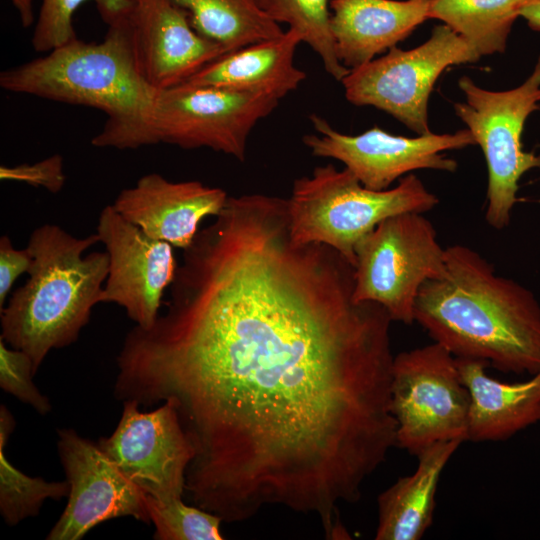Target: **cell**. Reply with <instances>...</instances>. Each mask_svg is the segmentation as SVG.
<instances>
[{
  "mask_svg": "<svg viewBox=\"0 0 540 540\" xmlns=\"http://www.w3.org/2000/svg\"><path fill=\"white\" fill-rule=\"evenodd\" d=\"M353 291L347 259L278 220L224 227L183 254L166 311L126 334L113 392L175 404L196 448V506L229 523L283 506L348 537L339 504L397 446L393 321Z\"/></svg>",
  "mask_w": 540,
  "mask_h": 540,
  "instance_id": "1",
  "label": "cell"
},
{
  "mask_svg": "<svg viewBox=\"0 0 540 540\" xmlns=\"http://www.w3.org/2000/svg\"><path fill=\"white\" fill-rule=\"evenodd\" d=\"M414 322L456 358L484 360L503 373L540 370L539 301L466 245L445 248L444 274L421 287Z\"/></svg>",
  "mask_w": 540,
  "mask_h": 540,
  "instance_id": "2",
  "label": "cell"
},
{
  "mask_svg": "<svg viewBox=\"0 0 540 540\" xmlns=\"http://www.w3.org/2000/svg\"><path fill=\"white\" fill-rule=\"evenodd\" d=\"M129 14V13H128ZM128 14L107 23L101 42L78 38L0 74L9 92L96 108L107 120L91 144L119 150L153 145L157 90L140 75L131 50Z\"/></svg>",
  "mask_w": 540,
  "mask_h": 540,
  "instance_id": "3",
  "label": "cell"
},
{
  "mask_svg": "<svg viewBox=\"0 0 540 540\" xmlns=\"http://www.w3.org/2000/svg\"><path fill=\"white\" fill-rule=\"evenodd\" d=\"M98 242L96 233L76 237L48 223L34 229L28 239L26 247L33 257L29 278L0 310V339L25 352L35 374L51 350L78 340L92 309L101 303L108 254L85 255Z\"/></svg>",
  "mask_w": 540,
  "mask_h": 540,
  "instance_id": "4",
  "label": "cell"
},
{
  "mask_svg": "<svg viewBox=\"0 0 540 540\" xmlns=\"http://www.w3.org/2000/svg\"><path fill=\"white\" fill-rule=\"evenodd\" d=\"M287 199L293 240L325 244L353 266L356 245L380 222L405 212L425 213L439 203L413 173L393 188L373 190L347 168L332 164L295 179Z\"/></svg>",
  "mask_w": 540,
  "mask_h": 540,
  "instance_id": "5",
  "label": "cell"
},
{
  "mask_svg": "<svg viewBox=\"0 0 540 540\" xmlns=\"http://www.w3.org/2000/svg\"><path fill=\"white\" fill-rule=\"evenodd\" d=\"M466 102L455 103L456 115L466 124L487 166L485 220L496 230L511 222L522 176L540 168V154L523 149L522 133L530 114L540 108V55L532 73L519 86L491 91L468 76L458 81Z\"/></svg>",
  "mask_w": 540,
  "mask_h": 540,
  "instance_id": "6",
  "label": "cell"
},
{
  "mask_svg": "<svg viewBox=\"0 0 540 540\" xmlns=\"http://www.w3.org/2000/svg\"><path fill=\"white\" fill-rule=\"evenodd\" d=\"M356 302L381 305L392 321L411 325L423 284L445 271V248L424 213L405 212L386 218L355 248Z\"/></svg>",
  "mask_w": 540,
  "mask_h": 540,
  "instance_id": "7",
  "label": "cell"
},
{
  "mask_svg": "<svg viewBox=\"0 0 540 540\" xmlns=\"http://www.w3.org/2000/svg\"><path fill=\"white\" fill-rule=\"evenodd\" d=\"M470 395L456 357L433 342L394 356L391 411L397 446L413 456L436 442L468 441Z\"/></svg>",
  "mask_w": 540,
  "mask_h": 540,
  "instance_id": "8",
  "label": "cell"
},
{
  "mask_svg": "<svg viewBox=\"0 0 540 540\" xmlns=\"http://www.w3.org/2000/svg\"><path fill=\"white\" fill-rule=\"evenodd\" d=\"M480 58L463 38L440 24L416 48L402 50L395 46L350 70L340 82L353 105L375 107L423 135L431 132L428 101L438 78L450 66Z\"/></svg>",
  "mask_w": 540,
  "mask_h": 540,
  "instance_id": "9",
  "label": "cell"
},
{
  "mask_svg": "<svg viewBox=\"0 0 540 540\" xmlns=\"http://www.w3.org/2000/svg\"><path fill=\"white\" fill-rule=\"evenodd\" d=\"M279 101L261 92L188 83L157 90L152 115L154 144L209 148L243 162L251 131Z\"/></svg>",
  "mask_w": 540,
  "mask_h": 540,
  "instance_id": "10",
  "label": "cell"
},
{
  "mask_svg": "<svg viewBox=\"0 0 540 540\" xmlns=\"http://www.w3.org/2000/svg\"><path fill=\"white\" fill-rule=\"evenodd\" d=\"M310 120L316 133L305 135L303 143L311 154L342 162L365 187L373 190H386L415 170L455 172L456 160L446 157L444 152L475 145L467 128L455 133L405 137L373 127L358 135H347L319 115H311Z\"/></svg>",
  "mask_w": 540,
  "mask_h": 540,
  "instance_id": "11",
  "label": "cell"
},
{
  "mask_svg": "<svg viewBox=\"0 0 540 540\" xmlns=\"http://www.w3.org/2000/svg\"><path fill=\"white\" fill-rule=\"evenodd\" d=\"M139 407L137 401H124L114 432L97 444L146 495L160 501L182 498L196 448L172 401L147 412Z\"/></svg>",
  "mask_w": 540,
  "mask_h": 540,
  "instance_id": "12",
  "label": "cell"
},
{
  "mask_svg": "<svg viewBox=\"0 0 540 540\" xmlns=\"http://www.w3.org/2000/svg\"><path fill=\"white\" fill-rule=\"evenodd\" d=\"M57 448L70 489L66 507L46 539L79 540L98 524L118 517L151 523L146 494L97 443L73 429H60Z\"/></svg>",
  "mask_w": 540,
  "mask_h": 540,
  "instance_id": "13",
  "label": "cell"
},
{
  "mask_svg": "<svg viewBox=\"0 0 540 540\" xmlns=\"http://www.w3.org/2000/svg\"><path fill=\"white\" fill-rule=\"evenodd\" d=\"M96 234L109 258L101 303L117 304L136 326L150 328L176 276L174 247L146 235L111 204L101 210Z\"/></svg>",
  "mask_w": 540,
  "mask_h": 540,
  "instance_id": "14",
  "label": "cell"
},
{
  "mask_svg": "<svg viewBox=\"0 0 540 540\" xmlns=\"http://www.w3.org/2000/svg\"><path fill=\"white\" fill-rule=\"evenodd\" d=\"M127 23L136 67L155 90L184 83L228 53L196 32L187 13L171 0H133Z\"/></svg>",
  "mask_w": 540,
  "mask_h": 540,
  "instance_id": "15",
  "label": "cell"
},
{
  "mask_svg": "<svg viewBox=\"0 0 540 540\" xmlns=\"http://www.w3.org/2000/svg\"><path fill=\"white\" fill-rule=\"evenodd\" d=\"M228 197L222 188L196 180L175 182L149 173L134 186L121 190L111 205L146 235L185 250L194 241L201 222L216 217Z\"/></svg>",
  "mask_w": 540,
  "mask_h": 540,
  "instance_id": "16",
  "label": "cell"
},
{
  "mask_svg": "<svg viewBox=\"0 0 540 540\" xmlns=\"http://www.w3.org/2000/svg\"><path fill=\"white\" fill-rule=\"evenodd\" d=\"M431 0H332L331 31L349 70L405 40L428 19Z\"/></svg>",
  "mask_w": 540,
  "mask_h": 540,
  "instance_id": "17",
  "label": "cell"
},
{
  "mask_svg": "<svg viewBox=\"0 0 540 540\" xmlns=\"http://www.w3.org/2000/svg\"><path fill=\"white\" fill-rule=\"evenodd\" d=\"M456 362L470 395L468 441H505L540 421V370L528 380L507 383L488 375L484 360Z\"/></svg>",
  "mask_w": 540,
  "mask_h": 540,
  "instance_id": "18",
  "label": "cell"
},
{
  "mask_svg": "<svg viewBox=\"0 0 540 540\" xmlns=\"http://www.w3.org/2000/svg\"><path fill=\"white\" fill-rule=\"evenodd\" d=\"M301 42L300 34L288 28L281 36L216 58L184 83L261 92L281 100L306 78V73L294 63Z\"/></svg>",
  "mask_w": 540,
  "mask_h": 540,
  "instance_id": "19",
  "label": "cell"
},
{
  "mask_svg": "<svg viewBox=\"0 0 540 540\" xmlns=\"http://www.w3.org/2000/svg\"><path fill=\"white\" fill-rule=\"evenodd\" d=\"M462 440L441 441L418 456L413 474L400 477L378 496L376 540H419L433 523L436 492L447 463Z\"/></svg>",
  "mask_w": 540,
  "mask_h": 540,
  "instance_id": "20",
  "label": "cell"
},
{
  "mask_svg": "<svg viewBox=\"0 0 540 540\" xmlns=\"http://www.w3.org/2000/svg\"><path fill=\"white\" fill-rule=\"evenodd\" d=\"M201 36L227 52L281 36L285 31L257 0H171Z\"/></svg>",
  "mask_w": 540,
  "mask_h": 540,
  "instance_id": "21",
  "label": "cell"
},
{
  "mask_svg": "<svg viewBox=\"0 0 540 540\" xmlns=\"http://www.w3.org/2000/svg\"><path fill=\"white\" fill-rule=\"evenodd\" d=\"M524 0H431L428 19L440 20L481 57L503 53Z\"/></svg>",
  "mask_w": 540,
  "mask_h": 540,
  "instance_id": "22",
  "label": "cell"
},
{
  "mask_svg": "<svg viewBox=\"0 0 540 540\" xmlns=\"http://www.w3.org/2000/svg\"><path fill=\"white\" fill-rule=\"evenodd\" d=\"M15 420L5 405L0 407V514L9 526L36 516L47 499L59 500L69 494V483L48 482L18 470L6 457L5 448Z\"/></svg>",
  "mask_w": 540,
  "mask_h": 540,
  "instance_id": "23",
  "label": "cell"
},
{
  "mask_svg": "<svg viewBox=\"0 0 540 540\" xmlns=\"http://www.w3.org/2000/svg\"><path fill=\"white\" fill-rule=\"evenodd\" d=\"M265 13L277 23L297 31L303 43L320 57L325 71L337 81L348 73L339 60L331 31L329 0H257Z\"/></svg>",
  "mask_w": 540,
  "mask_h": 540,
  "instance_id": "24",
  "label": "cell"
},
{
  "mask_svg": "<svg viewBox=\"0 0 540 540\" xmlns=\"http://www.w3.org/2000/svg\"><path fill=\"white\" fill-rule=\"evenodd\" d=\"M151 523L157 540H221L222 519L200 507L185 504L182 498L160 501L146 495Z\"/></svg>",
  "mask_w": 540,
  "mask_h": 540,
  "instance_id": "25",
  "label": "cell"
},
{
  "mask_svg": "<svg viewBox=\"0 0 540 540\" xmlns=\"http://www.w3.org/2000/svg\"><path fill=\"white\" fill-rule=\"evenodd\" d=\"M35 375L31 358L0 339V387L45 415L51 411V404L33 382Z\"/></svg>",
  "mask_w": 540,
  "mask_h": 540,
  "instance_id": "26",
  "label": "cell"
},
{
  "mask_svg": "<svg viewBox=\"0 0 540 540\" xmlns=\"http://www.w3.org/2000/svg\"><path fill=\"white\" fill-rule=\"evenodd\" d=\"M89 0H42L32 36L37 52L48 53L77 39L73 16Z\"/></svg>",
  "mask_w": 540,
  "mask_h": 540,
  "instance_id": "27",
  "label": "cell"
},
{
  "mask_svg": "<svg viewBox=\"0 0 540 540\" xmlns=\"http://www.w3.org/2000/svg\"><path fill=\"white\" fill-rule=\"evenodd\" d=\"M2 180L20 181L36 187H43L52 193L59 192L65 182L63 159L53 155L33 164L15 166L1 165Z\"/></svg>",
  "mask_w": 540,
  "mask_h": 540,
  "instance_id": "28",
  "label": "cell"
},
{
  "mask_svg": "<svg viewBox=\"0 0 540 540\" xmlns=\"http://www.w3.org/2000/svg\"><path fill=\"white\" fill-rule=\"evenodd\" d=\"M33 262L29 249H16L7 235L0 238V310L5 306L7 297L23 273H28Z\"/></svg>",
  "mask_w": 540,
  "mask_h": 540,
  "instance_id": "29",
  "label": "cell"
},
{
  "mask_svg": "<svg viewBox=\"0 0 540 540\" xmlns=\"http://www.w3.org/2000/svg\"><path fill=\"white\" fill-rule=\"evenodd\" d=\"M102 20H109L126 14L130 11L133 0H94Z\"/></svg>",
  "mask_w": 540,
  "mask_h": 540,
  "instance_id": "30",
  "label": "cell"
},
{
  "mask_svg": "<svg viewBox=\"0 0 540 540\" xmlns=\"http://www.w3.org/2000/svg\"><path fill=\"white\" fill-rule=\"evenodd\" d=\"M530 29L540 31V0H524L520 10Z\"/></svg>",
  "mask_w": 540,
  "mask_h": 540,
  "instance_id": "31",
  "label": "cell"
},
{
  "mask_svg": "<svg viewBox=\"0 0 540 540\" xmlns=\"http://www.w3.org/2000/svg\"><path fill=\"white\" fill-rule=\"evenodd\" d=\"M18 12L23 27H29L34 21L32 0H10Z\"/></svg>",
  "mask_w": 540,
  "mask_h": 540,
  "instance_id": "32",
  "label": "cell"
}]
</instances>
